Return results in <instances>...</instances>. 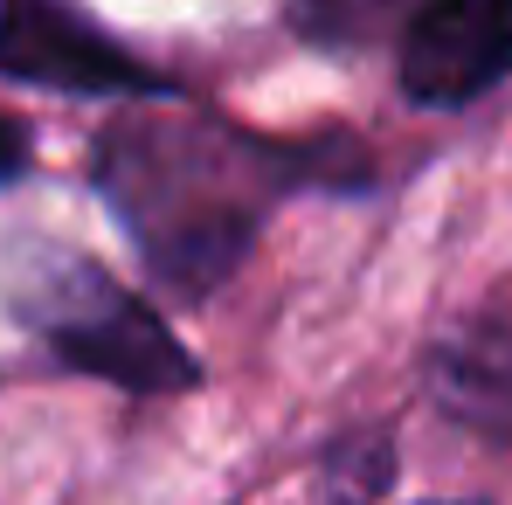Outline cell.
I'll return each mask as SVG.
<instances>
[{
	"label": "cell",
	"instance_id": "6da1fadb",
	"mask_svg": "<svg viewBox=\"0 0 512 505\" xmlns=\"http://www.w3.org/2000/svg\"><path fill=\"white\" fill-rule=\"evenodd\" d=\"M90 180L132 236L139 263L153 270V284L201 305L243 270L263 215L284 194H360L374 180V160L346 132L270 139L222 118H132L97 139Z\"/></svg>",
	"mask_w": 512,
	"mask_h": 505
},
{
	"label": "cell",
	"instance_id": "7a4b0ae2",
	"mask_svg": "<svg viewBox=\"0 0 512 505\" xmlns=\"http://www.w3.org/2000/svg\"><path fill=\"white\" fill-rule=\"evenodd\" d=\"M7 298L14 319L84 381H104L118 395H187L201 381L180 333L84 250H49L28 263Z\"/></svg>",
	"mask_w": 512,
	"mask_h": 505
},
{
	"label": "cell",
	"instance_id": "3957f363",
	"mask_svg": "<svg viewBox=\"0 0 512 505\" xmlns=\"http://www.w3.org/2000/svg\"><path fill=\"white\" fill-rule=\"evenodd\" d=\"M0 84L49 97H167V70L132 56L70 0H0Z\"/></svg>",
	"mask_w": 512,
	"mask_h": 505
},
{
	"label": "cell",
	"instance_id": "277c9868",
	"mask_svg": "<svg viewBox=\"0 0 512 505\" xmlns=\"http://www.w3.org/2000/svg\"><path fill=\"white\" fill-rule=\"evenodd\" d=\"M512 77V0H416L395 28V84L423 111H464Z\"/></svg>",
	"mask_w": 512,
	"mask_h": 505
},
{
	"label": "cell",
	"instance_id": "5b68a950",
	"mask_svg": "<svg viewBox=\"0 0 512 505\" xmlns=\"http://www.w3.org/2000/svg\"><path fill=\"white\" fill-rule=\"evenodd\" d=\"M443 409L478 429H512V333H464L436 346V367H429Z\"/></svg>",
	"mask_w": 512,
	"mask_h": 505
},
{
	"label": "cell",
	"instance_id": "8992f818",
	"mask_svg": "<svg viewBox=\"0 0 512 505\" xmlns=\"http://www.w3.org/2000/svg\"><path fill=\"white\" fill-rule=\"evenodd\" d=\"M416 0H284V21L312 49H367L409 21Z\"/></svg>",
	"mask_w": 512,
	"mask_h": 505
},
{
	"label": "cell",
	"instance_id": "52a82bcc",
	"mask_svg": "<svg viewBox=\"0 0 512 505\" xmlns=\"http://www.w3.org/2000/svg\"><path fill=\"white\" fill-rule=\"evenodd\" d=\"M28 153H35V139H28V125L0 111V187H7V180H21V167H28Z\"/></svg>",
	"mask_w": 512,
	"mask_h": 505
}]
</instances>
